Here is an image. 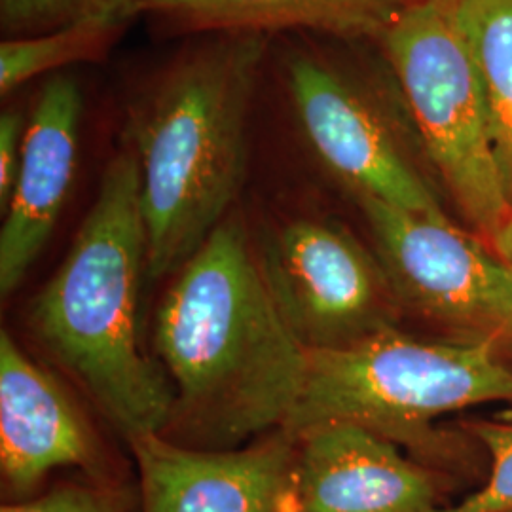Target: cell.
<instances>
[{"instance_id":"1","label":"cell","mask_w":512,"mask_h":512,"mask_svg":"<svg viewBox=\"0 0 512 512\" xmlns=\"http://www.w3.org/2000/svg\"><path fill=\"white\" fill-rule=\"evenodd\" d=\"M175 275L154 332L173 385L162 437L222 452L283 429L308 351L275 302L243 220L230 213Z\"/></svg>"},{"instance_id":"2","label":"cell","mask_w":512,"mask_h":512,"mask_svg":"<svg viewBox=\"0 0 512 512\" xmlns=\"http://www.w3.org/2000/svg\"><path fill=\"white\" fill-rule=\"evenodd\" d=\"M145 275L141 175L129 145L105 167L69 253L29 308L38 342L128 442L162 435L173 412V385L141 340Z\"/></svg>"},{"instance_id":"3","label":"cell","mask_w":512,"mask_h":512,"mask_svg":"<svg viewBox=\"0 0 512 512\" xmlns=\"http://www.w3.org/2000/svg\"><path fill=\"white\" fill-rule=\"evenodd\" d=\"M262 33H228L188 52L148 90L129 126L147 228L148 279L177 274L238 198Z\"/></svg>"},{"instance_id":"4","label":"cell","mask_w":512,"mask_h":512,"mask_svg":"<svg viewBox=\"0 0 512 512\" xmlns=\"http://www.w3.org/2000/svg\"><path fill=\"white\" fill-rule=\"evenodd\" d=\"M486 403H512V361L488 344L425 340L397 327L351 346L308 351L293 435L348 423L410 450L421 463L458 478L467 459L433 423Z\"/></svg>"},{"instance_id":"5","label":"cell","mask_w":512,"mask_h":512,"mask_svg":"<svg viewBox=\"0 0 512 512\" xmlns=\"http://www.w3.org/2000/svg\"><path fill=\"white\" fill-rule=\"evenodd\" d=\"M463 0L406 4L380 37L399 80L421 152L476 236L492 247L511 217Z\"/></svg>"},{"instance_id":"6","label":"cell","mask_w":512,"mask_h":512,"mask_svg":"<svg viewBox=\"0 0 512 512\" xmlns=\"http://www.w3.org/2000/svg\"><path fill=\"white\" fill-rule=\"evenodd\" d=\"M401 313L448 340L488 344L512 361V270L448 217L355 198Z\"/></svg>"},{"instance_id":"7","label":"cell","mask_w":512,"mask_h":512,"mask_svg":"<svg viewBox=\"0 0 512 512\" xmlns=\"http://www.w3.org/2000/svg\"><path fill=\"white\" fill-rule=\"evenodd\" d=\"M260 264L306 351L346 348L397 327L401 310L380 258L342 226L291 220L268 241Z\"/></svg>"},{"instance_id":"8","label":"cell","mask_w":512,"mask_h":512,"mask_svg":"<svg viewBox=\"0 0 512 512\" xmlns=\"http://www.w3.org/2000/svg\"><path fill=\"white\" fill-rule=\"evenodd\" d=\"M287 88L306 143L353 198L446 217L399 126L348 74L296 52L287 59Z\"/></svg>"},{"instance_id":"9","label":"cell","mask_w":512,"mask_h":512,"mask_svg":"<svg viewBox=\"0 0 512 512\" xmlns=\"http://www.w3.org/2000/svg\"><path fill=\"white\" fill-rule=\"evenodd\" d=\"M141 512H293L296 437L277 429L236 450H196L162 435L131 440Z\"/></svg>"},{"instance_id":"10","label":"cell","mask_w":512,"mask_h":512,"mask_svg":"<svg viewBox=\"0 0 512 512\" xmlns=\"http://www.w3.org/2000/svg\"><path fill=\"white\" fill-rule=\"evenodd\" d=\"M296 437L293 512H440L452 478L368 429L334 423Z\"/></svg>"},{"instance_id":"11","label":"cell","mask_w":512,"mask_h":512,"mask_svg":"<svg viewBox=\"0 0 512 512\" xmlns=\"http://www.w3.org/2000/svg\"><path fill=\"white\" fill-rule=\"evenodd\" d=\"M80 469L114 480L109 458L92 425L54 376L16 340L0 336V476L4 503L37 494L50 473Z\"/></svg>"},{"instance_id":"12","label":"cell","mask_w":512,"mask_h":512,"mask_svg":"<svg viewBox=\"0 0 512 512\" xmlns=\"http://www.w3.org/2000/svg\"><path fill=\"white\" fill-rule=\"evenodd\" d=\"M84 99L78 82L46 80L27 120L18 181L0 230V293L10 296L54 232L73 188Z\"/></svg>"},{"instance_id":"13","label":"cell","mask_w":512,"mask_h":512,"mask_svg":"<svg viewBox=\"0 0 512 512\" xmlns=\"http://www.w3.org/2000/svg\"><path fill=\"white\" fill-rule=\"evenodd\" d=\"M156 12L228 33L311 29L336 37H382L397 16L391 0H137Z\"/></svg>"},{"instance_id":"14","label":"cell","mask_w":512,"mask_h":512,"mask_svg":"<svg viewBox=\"0 0 512 512\" xmlns=\"http://www.w3.org/2000/svg\"><path fill=\"white\" fill-rule=\"evenodd\" d=\"M461 16L488 107L495 158L512 203V0H463Z\"/></svg>"},{"instance_id":"15","label":"cell","mask_w":512,"mask_h":512,"mask_svg":"<svg viewBox=\"0 0 512 512\" xmlns=\"http://www.w3.org/2000/svg\"><path fill=\"white\" fill-rule=\"evenodd\" d=\"M122 21H92L31 37L6 38L0 44V93L8 95L38 74L99 54Z\"/></svg>"},{"instance_id":"16","label":"cell","mask_w":512,"mask_h":512,"mask_svg":"<svg viewBox=\"0 0 512 512\" xmlns=\"http://www.w3.org/2000/svg\"><path fill=\"white\" fill-rule=\"evenodd\" d=\"M137 0H0V27L8 38L31 37L92 21H124Z\"/></svg>"},{"instance_id":"17","label":"cell","mask_w":512,"mask_h":512,"mask_svg":"<svg viewBox=\"0 0 512 512\" xmlns=\"http://www.w3.org/2000/svg\"><path fill=\"white\" fill-rule=\"evenodd\" d=\"M0 512H141L137 482L74 480L33 495L25 501L4 503Z\"/></svg>"},{"instance_id":"18","label":"cell","mask_w":512,"mask_h":512,"mask_svg":"<svg viewBox=\"0 0 512 512\" xmlns=\"http://www.w3.org/2000/svg\"><path fill=\"white\" fill-rule=\"evenodd\" d=\"M486 456L488 473L480 488L440 512H512V418L467 423Z\"/></svg>"},{"instance_id":"19","label":"cell","mask_w":512,"mask_h":512,"mask_svg":"<svg viewBox=\"0 0 512 512\" xmlns=\"http://www.w3.org/2000/svg\"><path fill=\"white\" fill-rule=\"evenodd\" d=\"M27 120L19 110H4L0 116V209L6 211L18 181L21 150Z\"/></svg>"},{"instance_id":"20","label":"cell","mask_w":512,"mask_h":512,"mask_svg":"<svg viewBox=\"0 0 512 512\" xmlns=\"http://www.w3.org/2000/svg\"><path fill=\"white\" fill-rule=\"evenodd\" d=\"M492 249L501 260H505L512 270V213L509 219L505 220V224L501 226V230L495 234L492 241Z\"/></svg>"},{"instance_id":"21","label":"cell","mask_w":512,"mask_h":512,"mask_svg":"<svg viewBox=\"0 0 512 512\" xmlns=\"http://www.w3.org/2000/svg\"><path fill=\"white\" fill-rule=\"evenodd\" d=\"M404 2H406V4H410V2H416V0H404Z\"/></svg>"}]
</instances>
